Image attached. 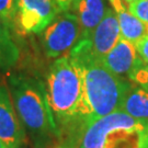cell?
Wrapping results in <instances>:
<instances>
[{
  "mask_svg": "<svg viewBox=\"0 0 148 148\" xmlns=\"http://www.w3.org/2000/svg\"><path fill=\"white\" fill-rule=\"evenodd\" d=\"M0 148H8V147H7V145H5V144L1 140V139H0Z\"/></svg>",
  "mask_w": 148,
  "mask_h": 148,
  "instance_id": "7402d4cb",
  "label": "cell"
},
{
  "mask_svg": "<svg viewBox=\"0 0 148 148\" xmlns=\"http://www.w3.org/2000/svg\"><path fill=\"white\" fill-rule=\"evenodd\" d=\"M139 148H148V127L143 132L142 142H140V147Z\"/></svg>",
  "mask_w": 148,
  "mask_h": 148,
  "instance_id": "d6986e66",
  "label": "cell"
},
{
  "mask_svg": "<svg viewBox=\"0 0 148 148\" xmlns=\"http://www.w3.org/2000/svg\"><path fill=\"white\" fill-rule=\"evenodd\" d=\"M109 7L106 0H79L71 12L78 18L81 29L80 40H88L106 16ZM79 40V41H80Z\"/></svg>",
  "mask_w": 148,
  "mask_h": 148,
  "instance_id": "8fae6325",
  "label": "cell"
},
{
  "mask_svg": "<svg viewBox=\"0 0 148 148\" xmlns=\"http://www.w3.org/2000/svg\"><path fill=\"white\" fill-rule=\"evenodd\" d=\"M121 38V30L115 12L109 8L102 21L92 32L91 36L85 40L89 53L98 59H102Z\"/></svg>",
  "mask_w": 148,
  "mask_h": 148,
  "instance_id": "52a82bcc",
  "label": "cell"
},
{
  "mask_svg": "<svg viewBox=\"0 0 148 148\" xmlns=\"http://www.w3.org/2000/svg\"><path fill=\"white\" fill-rule=\"evenodd\" d=\"M68 55L79 64L82 71L84 95L78 117L85 127L101 117L120 111L132 82L111 73L101 59L93 57L85 40H80Z\"/></svg>",
  "mask_w": 148,
  "mask_h": 148,
  "instance_id": "6da1fadb",
  "label": "cell"
},
{
  "mask_svg": "<svg viewBox=\"0 0 148 148\" xmlns=\"http://www.w3.org/2000/svg\"><path fill=\"white\" fill-rule=\"evenodd\" d=\"M41 34L46 55L52 58H58L79 42L81 29L74 12L60 11Z\"/></svg>",
  "mask_w": 148,
  "mask_h": 148,
  "instance_id": "5b68a950",
  "label": "cell"
},
{
  "mask_svg": "<svg viewBox=\"0 0 148 148\" xmlns=\"http://www.w3.org/2000/svg\"><path fill=\"white\" fill-rule=\"evenodd\" d=\"M59 12L55 0H16L14 22L22 34H40Z\"/></svg>",
  "mask_w": 148,
  "mask_h": 148,
  "instance_id": "8992f818",
  "label": "cell"
},
{
  "mask_svg": "<svg viewBox=\"0 0 148 148\" xmlns=\"http://www.w3.org/2000/svg\"><path fill=\"white\" fill-rule=\"evenodd\" d=\"M16 0H0V16L9 22H14Z\"/></svg>",
  "mask_w": 148,
  "mask_h": 148,
  "instance_id": "2e32d148",
  "label": "cell"
},
{
  "mask_svg": "<svg viewBox=\"0 0 148 148\" xmlns=\"http://www.w3.org/2000/svg\"><path fill=\"white\" fill-rule=\"evenodd\" d=\"M126 2H128V3H131V2H135V1H138V0H125Z\"/></svg>",
  "mask_w": 148,
  "mask_h": 148,
  "instance_id": "603a6c76",
  "label": "cell"
},
{
  "mask_svg": "<svg viewBox=\"0 0 148 148\" xmlns=\"http://www.w3.org/2000/svg\"><path fill=\"white\" fill-rule=\"evenodd\" d=\"M60 11H71L79 0H55Z\"/></svg>",
  "mask_w": 148,
  "mask_h": 148,
  "instance_id": "ac0fdd59",
  "label": "cell"
},
{
  "mask_svg": "<svg viewBox=\"0 0 148 148\" xmlns=\"http://www.w3.org/2000/svg\"><path fill=\"white\" fill-rule=\"evenodd\" d=\"M8 90L0 86V139L8 148H20L24 131L18 120Z\"/></svg>",
  "mask_w": 148,
  "mask_h": 148,
  "instance_id": "ba28073f",
  "label": "cell"
},
{
  "mask_svg": "<svg viewBox=\"0 0 148 148\" xmlns=\"http://www.w3.org/2000/svg\"><path fill=\"white\" fill-rule=\"evenodd\" d=\"M115 12L121 30V36L135 44L148 34V24L139 20L130 11L128 2L125 0H108Z\"/></svg>",
  "mask_w": 148,
  "mask_h": 148,
  "instance_id": "30bf717a",
  "label": "cell"
},
{
  "mask_svg": "<svg viewBox=\"0 0 148 148\" xmlns=\"http://www.w3.org/2000/svg\"><path fill=\"white\" fill-rule=\"evenodd\" d=\"M127 79L148 91V64L144 63L143 59L139 56L133 67L132 71L128 75Z\"/></svg>",
  "mask_w": 148,
  "mask_h": 148,
  "instance_id": "5bb4252c",
  "label": "cell"
},
{
  "mask_svg": "<svg viewBox=\"0 0 148 148\" xmlns=\"http://www.w3.org/2000/svg\"><path fill=\"white\" fill-rule=\"evenodd\" d=\"M120 111L136 120L148 122V91L132 82Z\"/></svg>",
  "mask_w": 148,
  "mask_h": 148,
  "instance_id": "7c38bea8",
  "label": "cell"
},
{
  "mask_svg": "<svg viewBox=\"0 0 148 148\" xmlns=\"http://www.w3.org/2000/svg\"><path fill=\"white\" fill-rule=\"evenodd\" d=\"M11 22L0 16V67H9L19 58V48L11 36Z\"/></svg>",
  "mask_w": 148,
  "mask_h": 148,
  "instance_id": "4fadbf2b",
  "label": "cell"
},
{
  "mask_svg": "<svg viewBox=\"0 0 148 148\" xmlns=\"http://www.w3.org/2000/svg\"><path fill=\"white\" fill-rule=\"evenodd\" d=\"M67 148H79V144H71L67 146Z\"/></svg>",
  "mask_w": 148,
  "mask_h": 148,
  "instance_id": "44dd1931",
  "label": "cell"
},
{
  "mask_svg": "<svg viewBox=\"0 0 148 148\" xmlns=\"http://www.w3.org/2000/svg\"><path fill=\"white\" fill-rule=\"evenodd\" d=\"M147 121H139L122 111L113 112L85 128L79 148H139Z\"/></svg>",
  "mask_w": 148,
  "mask_h": 148,
  "instance_id": "3957f363",
  "label": "cell"
},
{
  "mask_svg": "<svg viewBox=\"0 0 148 148\" xmlns=\"http://www.w3.org/2000/svg\"><path fill=\"white\" fill-rule=\"evenodd\" d=\"M13 104L23 125L35 136H58V130L46 99L45 86L33 79L13 78Z\"/></svg>",
  "mask_w": 148,
  "mask_h": 148,
  "instance_id": "277c9868",
  "label": "cell"
},
{
  "mask_svg": "<svg viewBox=\"0 0 148 148\" xmlns=\"http://www.w3.org/2000/svg\"><path fill=\"white\" fill-rule=\"evenodd\" d=\"M130 11L143 22L148 24V0H138L128 3Z\"/></svg>",
  "mask_w": 148,
  "mask_h": 148,
  "instance_id": "9a60e30c",
  "label": "cell"
},
{
  "mask_svg": "<svg viewBox=\"0 0 148 148\" xmlns=\"http://www.w3.org/2000/svg\"><path fill=\"white\" fill-rule=\"evenodd\" d=\"M48 148H67V146L63 145V144H54L53 146H51V147Z\"/></svg>",
  "mask_w": 148,
  "mask_h": 148,
  "instance_id": "ffe728a7",
  "label": "cell"
},
{
  "mask_svg": "<svg viewBox=\"0 0 148 148\" xmlns=\"http://www.w3.org/2000/svg\"><path fill=\"white\" fill-rule=\"evenodd\" d=\"M137 58L135 45L121 36L116 45L101 60L111 73L125 78L132 71Z\"/></svg>",
  "mask_w": 148,
  "mask_h": 148,
  "instance_id": "9c48e42d",
  "label": "cell"
},
{
  "mask_svg": "<svg viewBox=\"0 0 148 148\" xmlns=\"http://www.w3.org/2000/svg\"><path fill=\"white\" fill-rule=\"evenodd\" d=\"M134 45H135L138 56L143 59L144 63L148 64V34L145 35L144 37H142Z\"/></svg>",
  "mask_w": 148,
  "mask_h": 148,
  "instance_id": "e0dca14e",
  "label": "cell"
},
{
  "mask_svg": "<svg viewBox=\"0 0 148 148\" xmlns=\"http://www.w3.org/2000/svg\"><path fill=\"white\" fill-rule=\"evenodd\" d=\"M45 91L54 119L65 122L78 117L84 95V78L79 64L68 54L56 58L51 65Z\"/></svg>",
  "mask_w": 148,
  "mask_h": 148,
  "instance_id": "7a4b0ae2",
  "label": "cell"
}]
</instances>
